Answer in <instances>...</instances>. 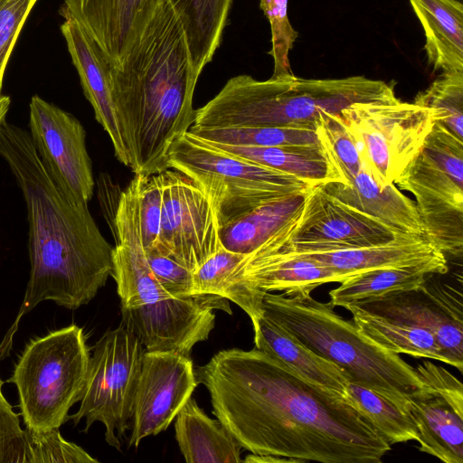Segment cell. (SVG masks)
<instances>
[{"label": "cell", "instance_id": "6da1fadb", "mask_svg": "<svg viewBox=\"0 0 463 463\" xmlns=\"http://www.w3.org/2000/svg\"><path fill=\"white\" fill-rule=\"evenodd\" d=\"M195 375L216 419L251 454L299 463H379L392 449L348 397L256 347L222 350Z\"/></svg>", "mask_w": 463, "mask_h": 463}, {"label": "cell", "instance_id": "7a4b0ae2", "mask_svg": "<svg viewBox=\"0 0 463 463\" xmlns=\"http://www.w3.org/2000/svg\"><path fill=\"white\" fill-rule=\"evenodd\" d=\"M0 156L24 198L29 222L31 270L21 317L40 302L69 309L88 304L113 271V247L101 234L88 203L66 192L52 176L25 129L0 126Z\"/></svg>", "mask_w": 463, "mask_h": 463}, {"label": "cell", "instance_id": "3957f363", "mask_svg": "<svg viewBox=\"0 0 463 463\" xmlns=\"http://www.w3.org/2000/svg\"><path fill=\"white\" fill-rule=\"evenodd\" d=\"M113 102L134 175L167 169L171 145L194 121L199 79L182 24L167 0L119 66L106 61Z\"/></svg>", "mask_w": 463, "mask_h": 463}, {"label": "cell", "instance_id": "277c9868", "mask_svg": "<svg viewBox=\"0 0 463 463\" xmlns=\"http://www.w3.org/2000/svg\"><path fill=\"white\" fill-rule=\"evenodd\" d=\"M112 277L120 299L121 324L146 351L190 355L208 339L215 309L232 314L228 299L202 294L175 297L158 281L146 260L138 212V175L121 192L114 219Z\"/></svg>", "mask_w": 463, "mask_h": 463}, {"label": "cell", "instance_id": "5b68a950", "mask_svg": "<svg viewBox=\"0 0 463 463\" xmlns=\"http://www.w3.org/2000/svg\"><path fill=\"white\" fill-rule=\"evenodd\" d=\"M263 316L311 351L336 364L349 383L371 389L409 410L408 395L421 387L415 368L378 345L311 295L265 293Z\"/></svg>", "mask_w": 463, "mask_h": 463}, {"label": "cell", "instance_id": "8992f818", "mask_svg": "<svg viewBox=\"0 0 463 463\" xmlns=\"http://www.w3.org/2000/svg\"><path fill=\"white\" fill-rule=\"evenodd\" d=\"M90 349L83 329L75 324L30 341L12 376L25 428L42 432L69 420V411L80 402Z\"/></svg>", "mask_w": 463, "mask_h": 463}, {"label": "cell", "instance_id": "52a82bcc", "mask_svg": "<svg viewBox=\"0 0 463 463\" xmlns=\"http://www.w3.org/2000/svg\"><path fill=\"white\" fill-rule=\"evenodd\" d=\"M166 163L205 190L220 227L266 202L312 187L291 175L224 152L189 130L171 145Z\"/></svg>", "mask_w": 463, "mask_h": 463}, {"label": "cell", "instance_id": "ba28073f", "mask_svg": "<svg viewBox=\"0 0 463 463\" xmlns=\"http://www.w3.org/2000/svg\"><path fill=\"white\" fill-rule=\"evenodd\" d=\"M410 192L427 238L444 254L463 251V140L435 122L394 183Z\"/></svg>", "mask_w": 463, "mask_h": 463}, {"label": "cell", "instance_id": "9c48e42d", "mask_svg": "<svg viewBox=\"0 0 463 463\" xmlns=\"http://www.w3.org/2000/svg\"><path fill=\"white\" fill-rule=\"evenodd\" d=\"M339 114L355 142L363 170L381 187L397 181L435 123L430 109L398 98L354 103Z\"/></svg>", "mask_w": 463, "mask_h": 463}, {"label": "cell", "instance_id": "30bf717a", "mask_svg": "<svg viewBox=\"0 0 463 463\" xmlns=\"http://www.w3.org/2000/svg\"><path fill=\"white\" fill-rule=\"evenodd\" d=\"M145 352L139 339L121 323L108 330L93 346L80 408L69 415L74 425L85 419V432L94 422H101L105 440L118 450L129 429Z\"/></svg>", "mask_w": 463, "mask_h": 463}, {"label": "cell", "instance_id": "8fae6325", "mask_svg": "<svg viewBox=\"0 0 463 463\" xmlns=\"http://www.w3.org/2000/svg\"><path fill=\"white\" fill-rule=\"evenodd\" d=\"M405 236L339 201L321 185L309 188L298 218L263 249L291 252L373 246ZM262 248V247H261Z\"/></svg>", "mask_w": 463, "mask_h": 463}, {"label": "cell", "instance_id": "7c38bea8", "mask_svg": "<svg viewBox=\"0 0 463 463\" xmlns=\"http://www.w3.org/2000/svg\"><path fill=\"white\" fill-rule=\"evenodd\" d=\"M158 173L163 199L160 246L151 249L170 255L193 273L222 248L215 207L188 175L174 168Z\"/></svg>", "mask_w": 463, "mask_h": 463}, {"label": "cell", "instance_id": "4fadbf2b", "mask_svg": "<svg viewBox=\"0 0 463 463\" xmlns=\"http://www.w3.org/2000/svg\"><path fill=\"white\" fill-rule=\"evenodd\" d=\"M198 383L190 355L146 351L136 387L129 422L128 447L168 428Z\"/></svg>", "mask_w": 463, "mask_h": 463}, {"label": "cell", "instance_id": "5bb4252c", "mask_svg": "<svg viewBox=\"0 0 463 463\" xmlns=\"http://www.w3.org/2000/svg\"><path fill=\"white\" fill-rule=\"evenodd\" d=\"M29 109V134L46 169L66 192L88 203L95 181L81 123L38 95Z\"/></svg>", "mask_w": 463, "mask_h": 463}, {"label": "cell", "instance_id": "9a60e30c", "mask_svg": "<svg viewBox=\"0 0 463 463\" xmlns=\"http://www.w3.org/2000/svg\"><path fill=\"white\" fill-rule=\"evenodd\" d=\"M430 278L418 288L352 304L370 314L429 329L449 365L463 369L462 293ZM350 306V305H349Z\"/></svg>", "mask_w": 463, "mask_h": 463}, {"label": "cell", "instance_id": "2e32d148", "mask_svg": "<svg viewBox=\"0 0 463 463\" xmlns=\"http://www.w3.org/2000/svg\"><path fill=\"white\" fill-rule=\"evenodd\" d=\"M421 452L446 463H463V385L439 377L408 395Z\"/></svg>", "mask_w": 463, "mask_h": 463}, {"label": "cell", "instance_id": "e0dca14e", "mask_svg": "<svg viewBox=\"0 0 463 463\" xmlns=\"http://www.w3.org/2000/svg\"><path fill=\"white\" fill-rule=\"evenodd\" d=\"M165 0H64L68 14L90 34L107 60L119 66Z\"/></svg>", "mask_w": 463, "mask_h": 463}, {"label": "cell", "instance_id": "ac0fdd59", "mask_svg": "<svg viewBox=\"0 0 463 463\" xmlns=\"http://www.w3.org/2000/svg\"><path fill=\"white\" fill-rule=\"evenodd\" d=\"M61 33L78 71L86 99L95 118L109 135L116 158L129 166L128 153L119 128L108 75L107 58L90 34L68 14H61Z\"/></svg>", "mask_w": 463, "mask_h": 463}, {"label": "cell", "instance_id": "d6986e66", "mask_svg": "<svg viewBox=\"0 0 463 463\" xmlns=\"http://www.w3.org/2000/svg\"><path fill=\"white\" fill-rule=\"evenodd\" d=\"M283 252L313 259L351 278L380 269L446 260L445 254L427 237L412 235L402 236L389 242L373 246L323 251Z\"/></svg>", "mask_w": 463, "mask_h": 463}, {"label": "cell", "instance_id": "ffe728a7", "mask_svg": "<svg viewBox=\"0 0 463 463\" xmlns=\"http://www.w3.org/2000/svg\"><path fill=\"white\" fill-rule=\"evenodd\" d=\"M321 186L344 203L379 219L402 234L427 237L415 203L394 184L381 187L362 170L347 184L331 182Z\"/></svg>", "mask_w": 463, "mask_h": 463}, {"label": "cell", "instance_id": "44dd1931", "mask_svg": "<svg viewBox=\"0 0 463 463\" xmlns=\"http://www.w3.org/2000/svg\"><path fill=\"white\" fill-rule=\"evenodd\" d=\"M309 188L272 199L222 225V248L249 254L272 241L298 218Z\"/></svg>", "mask_w": 463, "mask_h": 463}, {"label": "cell", "instance_id": "7402d4cb", "mask_svg": "<svg viewBox=\"0 0 463 463\" xmlns=\"http://www.w3.org/2000/svg\"><path fill=\"white\" fill-rule=\"evenodd\" d=\"M425 34L428 64L442 73L463 72V4L410 0Z\"/></svg>", "mask_w": 463, "mask_h": 463}, {"label": "cell", "instance_id": "603a6c76", "mask_svg": "<svg viewBox=\"0 0 463 463\" xmlns=\"http://www.w3.org/2000/svg\"><path fill=\"white\" fill-rule=\"evenodd\" d=\"M175 432L187 463H241V446L218 420L211 419L191 396L175 418Z\"/></svg>", "mask_w": 463, "mask_h": 463}, {"label": "cell", "instance_id": "cb8c5ba5", "mask_svg": "<svg viewBox=\"0 0 463 463\" xmlns=\"http://www.w3.org/2000/svg\"><path fill=\"white\" fill-rule=\"evenodd\" d=\"M253 330L257 349L279 360L310 382L348 397V381L336 364L311 351L263 315Z\"/></svg>", "mask_w": 463, "mask_h": 463}, {"label": "cell", "instance_id": "d4e9b609", "mask_svg": "<svg viewBox=\"0 0 463 463\" xmlns=\"http://www.w3.org/2000/svg\"><path fill=\"white\" fill-rule=\"evenodd\" d=\"M448 270L446 259L368 271L341 282L329 292V302L334 307L345 308L390 293L416 289L430 277L443 275Z\"/></svg>", "mask_w": 463, "mask_h": 463}, {"label": "cell", "instance_id": "484cf974", "mask_svg": "<svg viewBox=\"0 0 463 463\" xmlns=\"http://www.w3.org/2000/svg\"><path fill=\"white\" fill-rule=\"evenodd\" d=\"M206 142L237 157L291 175L311 186L331 182L344 184L322 146L319 147H260Z\"/></svg>", "mask_w": 463, "mask_h": 463}, {"label": "cell", "instance_id": "4316f807", "mask_svg": "<svg viewBox=\"0 0 463 463\" xmlns=\"http://www.w3.org/2000/svg\"><path fill=\"white\" fill-rule=\"evenodd\" d=\"M184 32L191 62L200 76L213 58L232 0H167Z\"/></svg>", "mask_w": 463, "mask_h": 463}, {"label": "cell", "instance_id": "83f0119b", "mask_svg": "<svg viewBox=\"0 0 463 463\" xmlns=\"http://www.w3.org/2000/svg\"><path fill=\"white\" fill-rule=\"evenodd\" d=\"M345 308L350 311L361 332L383 348L395 354L424 357L449 364L435 335L429 329L370 314L354 305Z\"/></svg>", "mask_w": 463, "mask_h": 463}, {"label": "cell", "instance_id": "f1b7e54d", "mask_svg": "<svg viewBox=\"0 0 463 463\" xmlns=\"http://www.w3.org/2000/svg\"><path fill=\"white\" fill-rule=\"evenodd\" d=\"M208 141L244 146L319 147L316 128L298 127L199 128L189 129Z\"/></svg>", "mask_w": 463, "mask_h": 463}, {"label": "cell", "instance_id": "f546056e", "mask_svg": "<svg viewBox=\"0 0 463 463\" xmlns=\"http://www.w3.org/2000/svg\"><path fill=\"white\" fill-rule=\"evenodd\" d=\"M347 396L391 446L417 440V427L409 410L371 389L349 382Z\"/></svg>", "mask_w": 463, "mask_h": 463}, {"label": "cell", "instance_id": "4dcf8cb0", "mask_svg": "<svg viewBox=\"0 0 463 463\" xmlns=\"http://www.w3.org/2000/svg\"><path fill=\"white\" fill-rule=\"evenodd\" d=\"M413 103L430 109L435 122L463 140V72L441 73Z\"/></svg>", "mask_w": 463, "mask_h": 463}, {"label": "cell", "instance_id": "1f68e13d", "mask_svg": "<svg viewBox=\"0 0 463 463\" xmlns=\"http://www.w3.org/2000/svg\"><path fill=\"white\" fill-rule=\"evenodd\" d=\"M316 130L320 144L332 165L347 184L362 170L355 142L339 113H319Z\"/></svg>", "mask_w": 463, "mask_h": 463}, {"label": "cell", "instance_id": "d6a6232c", "mask_svg": "<svg viewBox=\"0 0 463 463\" xmlns=\"http://www.w3.org/2000/svg\"><path fill=\"white\" fill-rule=\"evenodd\" d=\"M14 462L22 463H97L82 448L65 440L59 429L34 431L25 428Z\"/></svg>", "mask_w": 463, "mask_h": 463}, {"label": "cell", "instance_id": "836d02e7", "mask_svg": "<svg viewBox=\"0 0 463 463\" xmlns=\"http://www.w3.org/2000/svg\"><path fill=\"white\" fill-rule=\"evenodd\" d=\"M260 9L268 18L271 30V50L274 61L271 77L293 74L288 53L298 37L288 17V0H260Z\"/></svg>", "mask_w": 463, "mask_h": 463}, {"label": "cell", "instance_id": "e575fe53", "mask_svg": "<svg viewBox=\"0 0 463 463\" xmlns=\"http://www.w3.org/2000/svg\"><path fill=\"white\" fill-rule=\"evenodd\" d=\"M138 175V212L143 249L160 246L162 184L159 173Z\"/></svg>", "mask_w": 463, "mask_h": 463}, {"label": "cell", "instance_id": "d590c367", "mask_svg": "<svg viewBox=\"0 0 463 463\" xmlns=\"http://www.w3.org/2000/svg\"><path fill=\"white\" fill-rule=\"evenodd\" d=\"M38 0H0V94L4 74L19 33Z\"/></svg>", "mask_w": 463, "mask_h": 463}, {"label": "cell", "instance_id": "8d00e7d4", "mask_svg": "<svg viewBox=\"0 0 463 463\" xmlns=\"http://www.w3.org/2000/svg\"><path fill=\"white\" fill-rule=\"evenodd\" d=\"M148 265L162 286L175 297L191 296L192 272L156 249L144 250Z\"/></svg>", "mask_w": 463, "mask_h": 463}, {"label": "cell", "instance_id": "74e56055", "mask_svg": "<svg viewBox=\"0 0 463 463\" xmlns=\"http://www.w3.org/2000/svg\"><path fill=\"white\" fill-rule=\"evenodd\" d=\"M2 354L0 353V359ZM4 382L0 378V463H3L5 456L23 434L18 414L13 411L12 405L3 394Z\"/></svg>", "mask_w": 463, "mask_h": 463}, {"label": "cell", "instance_id": "f35d334b", "mask_svg": "<svg viewBox=\"0 0 463 463\" xmlns=\"http://www.w3.org/2000/svg\"><path fill=\"white\" fill-rule=\"evenodd\" d=\"M244 462H256V463H283V462H288V463H299L298 460L294 458H285V457H278V456H272V455H255L250 454L246 457V458L243 460Z\"/></svg>", "mask_w": 463, "mask_h": 463}, {"label": "cell", "instance_id": "ab89813d", "mask_svg": "<svg viewBox=\"0 0 463 463\" xmlns=\"http://www.w3.org/2000/svg\"><path fill=\"white\" fill-rule=\"evenodd\" d=\"M11 99L9 96L0 94V126L5 120L6 114L9 110Z\"/></svg>", "mask_w": 463, "mask_h": 463}, {"label": "cell", "instance_id": "60d3db41", "mask_svg": "<svg viewBox=\"0 0 463 463\" xmlns=\"http://www.w3.org/2000/svg\"><path fill=\"white\" fill-rule=\"evenodd\" d=\"M455 1H457V2H459V3L463 4V0H455Z\"/></svg>", "mask_w": 463, "mask_h": 463}]
</instances>
